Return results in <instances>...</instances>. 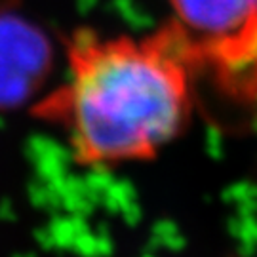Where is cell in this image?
I'll return each instance as SVG.
<instances>
[{"mask_svg":"<svg viewBox=\"0 0 257 257\" xmlns=\"http://www.w3.org/2000/svg\"><path fill=\"white\" fill-rule=\"evenodd\" d=\"M69 78L35 114L61 126L74 158L88 166L145 160L185 128L196 69L174 21L145 38L74 35Z\"/></svg>","mask_w":257,"mask_h":257,"instance_id":"obj_1","label":"cell"},{"mask_svg":"<svg viewBox=\"0 0 257 257\" xmlns=\"http://www.w3.org/2000/svg\"><path fill=\"white\" fill-rule=\"evenodd\" d=\"M189 44L196 74L208 71L217 86L240 92V76L257 61V0H168Z\"/></svg>","mask_w":257,"mask_h":257,"instance_id":"obj_2","label":"cell"},{"mask_svg":"<svg viewBox=\"0 0 257 257\" xmlns=\"http://www.w3.org/2000/svg\"><path fill=\"white\" fill-rule=\"evenodd\" d=\"M52 67L44 31L19 10L18 0H0V109H14L40 90Z\"/></svg>","mask_w":257,"mask_h":257,"instance_id":"obj_3","label":"cell"}]
</instances>
